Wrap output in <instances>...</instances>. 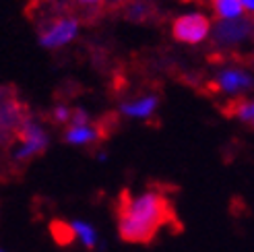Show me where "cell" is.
Returning <instances> with one entry per match:
<instances>
[{"mask_svg":"<svg viewBox=\"0 0 254 252\" xmlns=\"http://www.w3.org/2000/svg\"><path fill=\"white\" fill-rule=\"evenodd\" d=\"M116 114L101 116L97 122H91L87 126H68L62 132V141L68 145H77L85 149H97L106 138L116 130Z\"/></svg>","mask_w":254,"mask_h":252,"instance_id":"obj_3","label":"cell"},{"mask_svg":"<svg viewBox=\"0 0 254 252\" xmlns=\"http://www.w3.org/2000/svg\"><path fill=\"white\" fill-rule=\"evenodd\" d=\"M31 120L29 108L15 89V85L2 87V120H0V128H2V145L4 149H10L17 141V134L25 124Z\"/></svg>","mask_w":254,"mask_h":252,"instance_id":"obj_2","label":"cell"},{"mask_svg":"<svg viewBox=\"0 0 254 252\" xmlns=\"http://www.w3.org/2000/svg\"><path fill=\"white\" fill-rule=\"evenodd\" d=\"M149 15H151V6L145 2H132L128 10H126V17L130 21H145Z\"/></svg>","mask_w":254,"mask_h":252,"instance_id":"obj_16","label":"cell"},{"mask_svg":"<svg viewBox=\"0 0 254 252\" xmlns=\"http://www.w3.org/2000/svg\"><path fill=\"white\" fill-rule=\"evenodd\" d=\"M211 85H213V89L219 91V93H238L240 95L242 91L252 89L254 79L244 68L234 66V68H225L223 72H219Z\"/></svg>","mask_w":254,"mask_h":252,"instance_id":"obj_8","label":"cell"},{"mask_svg":"<svg viewBox=\"0 0 254 252\" xmlns=\"http://www.w3.org/2000/svg\"><path fill=\"white\" fill-rule=\"evenodd\" d=\"M192 2H198V4H200V2H202V0H192Z\"/></svg>","mask_w":254,"mask_h":252,"instance_id":"obj_18","label":"cell"},{"mask_svg":"<svg viewBox=\"0 0 254 252\" xmlns=\"http://www.w3.org/2000/svg\"><path fill=\"white\" fill-rule=\"evenodd\" d=\"M50 234H52V240L62 248L70 246L74 242V238H77V230H74V225L64 221V219L50 221Z\"/></svg>","mask_w":254,"mask_h":252,"instance_id":"obj_13","label":"cell"},{"mask_svg":"<svg viewBox=\"0 0 254 252\" xmlns=\"http://www.w3.org/2000/svg\"><path fill=\"white\" fill-rule=\"evenodd\" d=\"M120 240L128 244H151L163 225L176 223L174 203L157 186L141 196H132L124 188L116 200Z\"/></svg>","mask_w":254,"mask_h":252,"instance_id":"obj_1","label":"cell"},{"mask_svg":"<svg viewBox=\"0 0 254 252\" xmlns=\"http://www.w3.org/2000/svg\"><path fill=\"white\" fill-rule=\"evenodd\" d=\"M48 116H50L48 120L52 122V124L70 126V120H72V108H68V106H56Z\"/></svg>","mask_w":254,"mask_h":252,"instance_id":"obj_15","label":"cell"},{"mask_svg":"<svg viewBox=\"0 0 254 252\" xmlns=\"http://www.w3.org/2000/svg\"><path fill=\"white\" fill-rule=\"evenodd\" d=\"M242 4H244V10H246L248 19H254V0H242Z\"/></svg>","mask_w":254,"mask_h":252,"instance_id":"obj_17","label":"cell"},{"mask_svg":"<svg viewBox=\"0 0 254 252\" xmlns=\"http://www.w3.org/2000/svg\"><path fill=\"white\" fill-rule=\"evenodd\" d=\"M209 27H211V23L205 15L192 12V15H182V17H178L174 21L172 35L178 42L194 46V44H200L209 35Z\"/></svg>","mask_w":254,"mask_h":252,"instance_id":"obj_5","label":"cell"},{"mask_svg":"<svg viewBox=\"0 0 254 252\" xmlns=\"http://www.w3.org/2000/svg\"><path fill=\"white\" fill-rule=\"evenodd\" d=\"M221 112L227 118H238L240 122H244L248 128L254 130V102L252 99L238 95L236 99H230V102L223 106Z\"/></svg>","mask_w":254,"mask_h":252,"instance_id":"obj_9","label":"cell"},{"mask_svg":"<svg viewBox=\"0 0 254 252\" xmlns=\"http://www.w3.org/2000/svg\"><path fill=\"white\" fill-rule=\"evenodd\" d=\"M254 33V19H232L215 25L213 42L219 48H234Z\"/></svg>","mask_w":254,"mask_h":252,"instance_id":"obj_6","label":"cell"},{"mask_svg":"<svg viewBox=\"0 0 254 252\" xmlns=\"http://www.w3.org/2000/svg\"><path fill=\"white\" fill-rule=\"evenodd\" d=\"M72 225H74V230H77V236L83 240V246H85L87 250H93L95 244H97V234H95V230L91 228V225L83 223V221H74Z\"/></svg>","mask_w":254,"mask_h":252,"instance_id":"obj_14","label":"cell"},{"mask_svg":"<svg viewBox=\"0 0 254 252\" xmlns=\"http://www.w3.org/2000/svg\"><path fill=\"white\" fill-rule=\"evenodd\" d=\"M70 6L77 12V17H81V21L89 23L104 15L106 0H70Z\"/></svg>","mask_w":254,"mask_h":252,"instance_id":"obj_12","label":"cell"},{"mask_svg":"<svg viewBox=\"0 0 254 252\" xmlns=\"http://www.w3.org/2000/svg\"><path fill=\"white\" fill-rule=\"evenodd\" d=\"M19 147L15 151V161L19 166H27V163L35 161L37 157H42L48 149V134L42 128L40 124H35L33 120H29L27 124L23 126L17 134V141Z\"/></svg>","mask_w":254,"mask_h":252,"instance_id":"obj_4","label":"cell"},{"mask_svg":"<svg viewBox=\"0 0 254 252\" xmlns=\"http://www.w3.org/2000/svg\"><path fill=\"white\" fill-rule=\"evenodd\" d=\"M77 27H79L77 17H58L40 31V42L46 48H60L77 35Z\"/></svg>","mask_w":254,"mask_h":252,"instance_id":"obj_7","label":"cell"},{"mask_svg":"<svg viewBox=\"0 0 254 252\" xmlns=\"http://www.w3.org/2000/svg\"><path fill=\"white\" fill-rule=\"evenodd\" d=\"M159 106V97L157 95H145V97H138L134 102H126L120 106V112L126 116H132V118H149Z\"/></svg>","mask_w":254,"mask_h":252,"instance_id":"obj_10","label":"cell"},{"mask_svg":"<svg viewBox=\"0 0 254 252\" xmlns=\"http://www.w3.org/2000/svg\"><path fill=\"white\" fill-rule=\"evenodd\" d=\"M209 4H211L213 15H215L217 21L240 19L246 12L242 0H209Z\"/></svg>","mask_w":254,"mask_h":252,"instance_id":"obj_11","label":"cell"}]
</instances>
